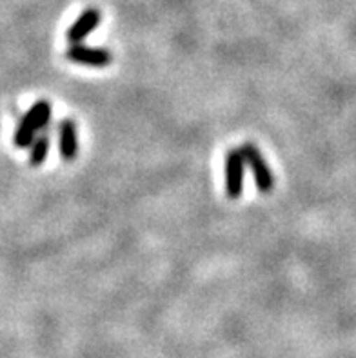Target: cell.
I'll return each mask as SVG.
<instances>
[{"label":"cell","mask_w":356,"mask_h":358,"mask_svg":"<svg viewBox=\"0 0 356 358\" xmlns=\"http://www.w3.org/2000/svg\"><path fill=\"white\" fill-rule=\"evenodd\" d=\"M51 148V136L48 133H41L36 136L33 144L29 145V164L38 168L48 159V153H50Z\"/></svg>","instance_id":"obj_7"},{"label":"cell","mask_w":356,"mask_h":358,"mask_svg":"<svg viewBox=\"0 0 356 358\" xmlns=\"http://www.w3.org/2000/svg\"><path fill=\"white\" fill-rule=\"evenodd\" d=\"M243 153V159H245V166L251 169L252 178H255V184H257L258 191L267 195L275 187V175L271 171V166L267 164L266 157L262 155V151L258 150L257 145L251 144V142H245V144L240 148Z\"/></svg>","instance_id":"obj_2"},{"label":"cell","mask_w":356,"mask_h":358,"mask_svg":"<svg viewBox=\"0 0 356 358\" xmlns=\"http://www.w3.org/2000/svg\"><path fill=\"white\" fill-rule=\"evenodd\" d=\"M66 59L73 64H80L87 68H108L113 62V53L104 48H90L84 44H71L66 51Z\"/></svg>","instance_id":"obj_4"},{"label":"cell","mask_w":356,"mask_h":358,"mask_svg":"<svg viewBox=\"0 0 356 358\" xmlns=\"http://www.w3.org/2000/svg\"><path fill=\"white\" fill-rule=\"evenodd\" d=\"M51 117H53V108L48 100H38L29 108L26 115L20 118L17 129H15L13 142L17 148L20 150H26L33 144L38 133L44 129L48 124L51 122Z\"/></svg>","instance_id":"obj_1"},{"label":"cell","mask_w":356,"mask_h":358,"mask_svg":"<svg viewBox=\"0 0 356 358\" xmlns=\"http://www.w3.org/2000/svg\"><path fill=\"white\" fill-rule=\"evenodd\" d=\"M100 20H102V15H100V9L97 8H87L82 11L80 17L75 20V22L69 26L68 33V41L71 44H82V41H86V36L91 35L99 27Z\"/></svg>","instance_id":"obj_5"},{"label":"cell","mask_w":356,"mask_h":358,"mask_svg":"<svg viewBox=\"0 0 356 358\" xmlns=\"http://www.w3.org/2000/svg\"><path fill=\"white\" fill-rule=\"evenodd\" d=\"M226 173V195L229 199H240L243 193V178H245V159L242 150H229L224 164Z\"/></svg>","instance_id":"obj_3"},{"label":"cell","mask_w":356,"mask_h":358,"mask_svg":"<svg viewBox=\"0 0 356 358\" xmlns=\"http://www.w3.org/2000/svg\"><path fill=\"white\" fill-rule=\"evenodd\" d=\"M78 129L71 118H64L59 122V151L62 160L73 162L78 157Z\"/></svg>","instance_id":"obj_6"}]
</instances>
